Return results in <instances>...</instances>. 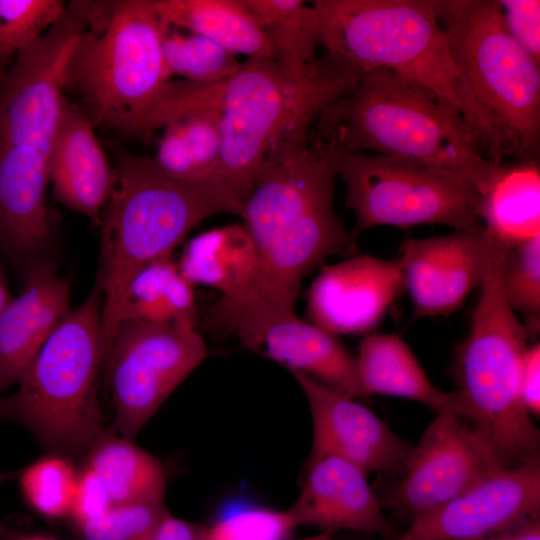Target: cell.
I'll return each mask as SVG.
<instances>
[{
  "instance_id": "6da1fadb",
  "label": "cell",
  "mask_w": 540,
  "mask_h": 540,
  "mask_svg": "<svg viewBox=\"0 0 540 540\" xmlns=\"http://www.w3.org/2000/svg\"><path fill=\"white\" fill-rule=\"evenodd\" d=\"M311 126L284 130L261 163L243 202L256 265L244 289L207 309L208 327L248 347L270 323L295 315L304 277L331 256H352L356 241L334 211L336 147Z\"/></svg>"
},
{
  "instance_id": "7a4b0ae2",
  "label": "cell",
  "mask_w": 540,
  "mask_h": 540,
  "mask_svg": "<svg viewBox=\"0 0 540 540\" xmlns=\"http://www.w3.org/2000/svg\"><path fill=\"white\" fill-rule=\"evenodd\" d=\"M306 31L314 50L358 75L389 70L441 99L490 161L509 156L454 61L437 0H315L307 5Z\"/></svg>"
},
{
  "instance_id": "3957f363",
  "label": "cell",
  "mask_w": 540,
  "mask_h": 540,
  "mask_svg": "<svg viewBox=\"0 0 540 540\" xmlns=\"http://www.w3.org/2000/svg\"><path fill=\"white\" fill-rule=\"evenodd\" d=\"M116 183L101 219L97 285L103 295L102 335L108 353L121 323L127 286L143 266L170 258L203 220L243 215V202L220 178L174 176L148 157L120 152Z\"/></svg>"
},
{
  "instance_id": "277c9868",
  "label": "cell",
  "mask_w": 540,
  "mask_h": 540,
  "mask_svg": "<svg viewBox=\"0 0 540 540\" xmlns=\"http://www.w3.org/2000/svg\"><path fill=\"white\" fill-rule=\"evenodd\" d=\"M311 135L339 149L411 158L448 169L483 196L501 164L490 161L463 119L441 99L398 74H360L317 117Z\"/></svg>"
},
{
  "instance_id": "5b68a950",
  "label": "cell",
  "mask_w": 540,
  "mask_h": 540,
  "mask_svg": "<svg viewBox=\"0 0 540 540\" xmlns=\"http://www.w3.org/2000/svg\"><path fill=\"white\" fill-rule=\"evenodd\" d=\"M510 249L499 245L481 286L467 337L455 350L453 409L481 436L501 467L540 459V432L526 410L520 376L530 335L507 304L501 269Z\"/></svg>"
},
{
  "instance_id": "8992f818",
  "label": "cell",
  "mask_w": 540,
  "mask_h": 540,
  "mask_svg": "<svg viewBox=\"0 0 540 540\" xmlns=\"http://www.w3.org/2000/svg\"><path fill=\"white\" fill-rule=\"evenodd\" d=\"M102 307L96 284L41 348L18 389L0 398V420L62 452L89 450L107 432L98 395L106 359Z\"/></svg>"
},
{
  "instance_id": "52a82bcc",
  "label": "cell",
  "mask_w": 540,
  "mask_h": 540,
  "mask_svg": "<svg viewBox=\"0 0 540 540\" xmlns=\"http://www.w3.org/2000/svg\"><path fill=\"white\" fill-rule=\"evenodd\" d=\"M359 75L326 55L304 77L275 58H249L221 85L219 176L244 202L278 136L301 116L318 117Z\"/></svg>"
},
{
  "instance_id": "ba28073f",
  "label": "cell",
  "mask_w": 540,
  "mask_h": 540,
  "mask_svg": "<svg viewBox=\"0 0 540 540\" xmlns=\"http://www.w3.org/2000/svg\"><path fill=\"white\" fill-rule=\"evenodd\" d=\"M456 65L509 156L538 159L540 62L508 32L498 0H437Z\"/></svg>"
},
{
  "instance_id": "9c48e42d",
  "label": "cell",
  "mask_w": 540,
  "mask_h": 540,
  "mask_svg": "<svg viewBox=\"0 0 540 540\" xmlns=\"http://www.w3.org/2000/svg\"><path fill=\"white\" fill-rule=\"evenodd\" d=\"M93 9L67 87L81 96L94 126L117 131L172 77L162 51L167 24L154 0L98 1Z\"/></svg>"
},
{
  "instance_id": "30bf717a",
  "label": "cell",
  "mask_w": 540,
  "mask_h": 540,
  "mask_svg": "<svg viewBox=\"0 0 540 540\" xmlns=\"http://www.w3.org/2000/svg\"><path fill=\"white\" fill-rule=\"evenodd\" d=\"M335 147L337 176L346 189L345 206L355 214L350 232L354 241L381 225L407 229L443 224L455 231L483 228L482 196L454 172L411 158Z\"/></svg>"
},
{
  "instance_id": "8fae6325",
  "label": "cell",
  "mask_w": 540,
  "mask_h": 540,
  "mask_svg": "<svg viewBox=\"0 0 540 540\" xmlns=\"http://www.w3.org/2000/svg\"><path fill=\"white\" fill-rule=\"evenodd\" d=\"M197 326L122 321L103 373L118 435L133 440L169 395L205 360Z\"/></svg>"
},
{
  "instance_id": "7c38bea8",
  "label": "cell",
  "mask_w": 540,
  "mask_h": 540,
  "mask_svg": "<svg viewBox=\"0 0 540 540\" xmlns=\"http://www.w3.org/2000/svg\"><path fill=\"white\" fill-rule=\"evenodd\" d=\"M86 28L67 9L62 20L16 54L0 81V143L50 157L69 105L64 97L68 71Z\"/></svg>"
},
{
  "instance_id": "4fadbf2b",
  "label": "cell",
  "mask_w": 540,
  "mask_h": 540,
  "mask_svg": "<svg viewBox=\"0 0 540 540\" xmlns=\"http://www.w3.org/2000/svg\"><path fill=\"white\" fill-rule=\"evenodd\" d=\"M436 413L378 495L384 509L408 522L504 468L481 436L452 408Z\"/></svg>"
},
{
  "instance_id": "5bb4252c",
  "label": "cell",
  "mask_w": 540,
  "mask_h": 540,
  "mask_svg": "<svg viewBox=\"0 0 540 540\" xmlns=\"http://www.w3.org/2000/svg\"><path fill=\"white\" fill-rule=\"evenodd\" d=\"M540 516V459L499 468L389 540H496Z\"/></svg>"
},
{
  "instance_id": "9a60e30c",
  "label": "cell",
  "mask_w": 540,
  "mask_h": 540,
  "mask_svg": "<svg viewBox=\"0 0 540 540\" xmlns=\"http://www.w3.org/2000/svg\"><path fill=\"white\" fill-rule=\"evenodd\" d=\"M498 248L484 227L405 240L397 260L413 316H449L459 310L490 274Z\"/></svg>"
},
{
  "instance_id": "2e32d148",
  "label": "cell",
  "mask_w": 540,
  "mask_h": 540,
  "mask_svg": "<svg viewBox=\"0 0 540 540\" xmlns=\"http://www.w3.org/2000/svg\"><path fill=\"white\" fill-rule=\"evenodd\" d=\"M310 411L312 444L306 463L339 457L364 470L390 475L403 464L411 445L355 398L316 380L293 374Z\"/></svg>"
},
{
  "instance_id": "e0dca14e",
  "label": "cell",
  "mask_w": 540,
  "mask_h": 540,
  "mask_svg": "<svg viewBox=\"0 0 540 540\" xmlns=\"http://www.w3.org/2000/svg\"><path fill=\"white\" fill-rule=\"evenodd\" d=\"M320 269L307 291L306 315L335 336L370 332L405 292L397 258L354 254Z\"/></svg>"
},
{
  "instance_id": "ac0fdd59",
  "label": "cell",
  "mask_w": 540,
  "mask_h": 540,
  "mask_svg": "<svg viewBox=\"0 0 540 540\" xmlns=\"http://www.w3.org/2000/svg\"><path fill=\"white\" fill-rule=\"evenodd\" d=\"M287 511L297 527L314 526L319 532L351 530L383 536L390 531L367 473L334 456L305 464L300 493Z\"/></svg>"
},
{
  "instance_id": "d6986e66",
  "label": "cell",
  "mask_w": 540,
  "mask_h": 540,
  "mask_svg": "<svg viewBox=\"0 0 540 540\" xmlns=\"http://www.w3.org/2000/svg\"><path fill=\"white\" fill-rule=\"evenodd\" d=\"M48 185L47 155L0 143V252L26 272L51 238Z\"/></svg>"
},
{
  "instance_id": "ffe728a7",
  "label": "cell",
  "mask_w": 540,
  "mask_h": 540,
  "mask_svg": "<svg viewBox=\"0 0 540 540\" xmlns=\"http://www.w3.org/2000/svg\"><path fill=\"white\" fill-rule=\"evenodd\" d=\"M70 308V284L40 260L0 314V394L17 384Z\"/></svg>"
},
{
  "instance_id": "44dd1931",
  "label": "cell",
  "mask_w": 540,
  "mask_h": 540,
  "mask_svg": "<svg viewBox=\"0 0 540 540\" xmlns=\"http://www.w3.org/2000/svg\"><path fill=\"white\" fill-rule=\"evenodd\" d=\"M87 115L68 105L49 157V183L56 198L100 225L116 183Z\"/></svg>"
},
{
  "instance_id": "7402d4cb",
  "label": "cell",
  "mask_w": 540,
  "mask_h": 540,
  "mask_svg": "<svg viewBox=\"0 0 540 540\" xmlns=\"http://www.w3.org/2000/svg\"><path fill=\"white\" fill-rule=\"evenodd\" d=\"M346 396L365 398L356 355L330 334L296 315L267 325L248 348Z\"/></svg>"
},
{
  "instance_id": "603a6c76",
  "label": "cell",
  "mask_w": 540,
  "mask_h": 540,
  "mask_svg": "<svg viewBox=\"0 0 540 540\" xmlns=\"http://www.w3.org/2000/svg\"><path fill=\"white\" fill-rule=\"evenodd\" d=\"M365 397L393 396L419 402L435 412L453 409V395L439 390L406 342L396 334H367L356 355Z\"/></svg>"
},
{
  "instance_id": "cb8c5ba5",
  "label": "cell",
  "mask_w": 540,
  "mask_h": 540,
  "mask_svg": "<svg viewBox=\"0 0 540 540\" xmlns=\"http://www.w3.org/2000/svg\"><path fill=\"white\" fill-rule=\"evenodd\" d=\"M170 27L202 35L234 55L278 59L268 34L256 23L242 0H154Z\"/></svg>"
},
{
  "instance_id": "d4e9b609",
  "label": "cell",
  "mask_w": 540,
  "mask_h": 540,
  "mask_svg": "<svg viewBox=\"0 0 540 540\" xmlns=\"http://www.w3.org/2000/svg\"><path fill=\"white\" fill-rule=\"evenodd\" d=\"M481 221L496 243L509 248L540 235L538 159L502 164L482 196Z\"/></svg>"
},
{
  "instance_id": "484cf974",
  "label": "cell",
  "mask_w": 540,
  "mask_h": 540,
  "mask_svg": "<svg viewBox=\"0 0 540 540\" xmlns=\"http://www.w3.org/2000/svg\"><path fill=\"white\" fill-rule=\"evenodd\" d=\"M255 265L253 246L242 223L212 228L193 237L177 264L192 285L213 287L223 299L244 289Z\"/></svg>"
},
{
  "instance_id": "4316f807",
  "label": "cell",
  "mask_w": 540,
  "mask_h": 540,
  "mask_svg": "<svg viewBox=\"0 0 540 540\" xmlns=\"http://www.w3.org/2000/svg\"><path fill=\"white\" fill-rule=\"evenodd\" d=\"M86 465L105 484L113 505L164 502L166 476L161 462L132 440L104 433L89 448Z\"/></svg>"
},
{
  "instance_id": "83f0119b",
  "label": "cell",
  "mask_w": 540,
  "mask_h": 540,
  "mask_svg": "<svg viewBox=\"0 0 540 540\" xmlns=\"http://www.w3.org/2000/svg\"><path fill=\"white\" fill-rule=\"evenodd\" d=\"M122 321L197 326L193 285L170 258L153 261L130 280Z\"/></svg>"
},
{
  "instance_id": "f1b7e54d",
  "label": "cell",
  "mask_w": 540,
  "mask_h": 540,
  "mask_svg": "<svg viewBox=\"0 0 540 540\" xmlns=\"http://www.w3.org/2000/svg\"><path fill=\"white\" fill-rule=\"evenodd\" d=\"M162 129L153 158L159 167L184 179L220 178L221 135L217 106L185 114Z\"/></svg>"
},
{
  "instance_id": "f546056e",
  "label": "cell",
  "mask_w": 540,
  "mask_h": 540,
  "mask_svg": "<svg viewBox=\"0 0 540 540\" xmlns=\"http://www.w3.org/2000/svg\"><path fill=\"white\" fill-rule=\"evenodd\" d=\"M162 51L171 75L196 84H221L242 65L236 55L212 40L192 32H179L168 25L163 34Z\"/></svg>"
},
{
  "instance_id": "4dcf8cb0",
  "label": "cell",
  "mask_w": 540,
  "mask_h": 540,
  "mask_svg": "<svg viewBox=\"0 0 540 540\" xmlns=\"http://www.w3.org/2000/svg\"><path fill=\"white\" fill-rule=\"evenodd\" d=\"M78 471L65 457H43L19 473L21 493L30 507L47 518L69 516Z\"/></svg>"
},
{
  "instance_id": "1f68e13d",
  "label": "cell",
  "mask_w": 540,
  "mask_h": 540,
  "mask_svg": "<svg viewBox=\"0 0 540 540\" xmlns=\"http://www.w3.org/2000/svg\"><path fill=\"white\" fill-rule=\"evenodd\" d=\"M504 298L515 312L525 314L529 335L539 330L540 318V235L512 247L501 269Z\"/></svg>"
},
{
  "instance_id": "d6a6232c",
  "label": "cell",
  "mask_w": 540,
  "mask_h": 540,
  "mask_svg": "<svg viewBox=\"0 0 540 540\" xmlns=\"http://www.w3.org/2000/svg\"><path fill=\"white\" fill-rule=\"evenodd\" d=\"M66 10L59 0H0V63L45 34Z\"/></svg>"
},
{
  "instance_id": "836d02e7",
  "label": "cell",
  "mask_w": 540,
  "mask_h": 540,
  "mask_svg": "<svg viewBox=\"0 0 540 540\" xmlns=\"http://www.w3.org/2000/svg\"><path fill=\"white\" fill-rule=\"evenodd\" d=\"M167 512L164 502L118 504L76 529L79 540H149Z\"/></svg>"
},
{
  "instance_id": "e575fe53",
  "label": "cell",
  "mask_w": 540,
  "mask_h": 540,
  "mask_svg": "<svg viewBox=\"0 0 540 540\" xmlns=\"http://www.w3.org/2000/svg\"><path fill=\"white\" fill-rule=\"evenodd\" d=\"M296 528L287 509L247 508L206 526L205 540H286Z\"/></svg>"
},
{
  "instance_id": "d590c367",
  "label": "cell",
  "mask_w": 540,
  "mask_h": 540,
  "mask_svg": "<svg viewBox=\"0 0 540 540\" xmlns=\"http://www.w3.org/2000/svg\"><path fill=\"white\" fill-rule=\"evenodd\" d=\"M505 26L511 36L540 62V1L498 0Z\"/></svg>"
},
{
  "instance_id": "8d00e7d4",
  "label": "cell",
  "mask_w": 540,
  "mask_h": 540,
  "mask_svg": "<svg viewBox=\"0 0 540 540\" xmlns=\"http://www.w3.org/2000/svg\"><path fill=\"white\" fill-rule=\"evenodd\" d=\"M113 506L110 494L99 476L87 465L78 472L69 517L78 528L93 521Z\"/></svg>"
},
{
  "instance_id": "74e56055",
  "label": "cell",
  "mask_w": 540,
  "mask_h": 540,
  "mask_svg": "<svg viewBox=\"0 0 540 540\" xmlns=\"http://www.w3.org/2000/svg\"><path fill=\"white\" fill-rule=\"evenodd\" d=\"M520 393L528 413L534 418L540 414V344L529 345L523 359Z\"/></svg>"
},
{
  "instance_id": "f35d334b",
  "label": "cell",
  "mask_w": 540,
  "mask_h": 540,
  "mask_svg": "<svg viewBox=\"0 0 540 540\" xmlns=\"http://www.w3.org/2000/svg\"><path fill=\"white\" fill-rule=\"evenodd\" d=\"M206 526L178 518L167 512L149 540H205Z\"/></svg>"
},
{
  "instance_id": "ab89813d",
  "label": "cell",
  "mask_w": 540,
  "mask_h": 540,
  "mask_svg": "<svg viewBox=\"0 0 540 540\" xmlns=\"http://www.w3.org/2000/svg\"><path fill=\"white\" fill-rule=\"evenodd\" d=\"M496 540H540V516H537Z\"/></svg>"
},
{
  "instance_id": "60d3db41",
  "label": "cell",
  "mask_w": 540,
  "mask_h": 540,
  "mask_svg": "<svg viewBox=\"0 0 540 540\" xmlns=\"http://www.w3.org/2000/svg\"><path fill=\"white\" fill-rule=\"evenodd\" d=\"M12 298L13 297L10 295L4 272L0 265V314Z\"/></svg>"
},
{
  "instance_id": "b9f144b4",
  "label": "cell",
  "mask_w": 540,
  "mask_h": 540,
  "mask_svg": "<svg viewBox=\"0 0 540 540\" xmlns=\"http://www.w3.org/2000/svg\"><path fill=\"white\" fill-rule=\"evenodd\" d=\"M16 474V471L0 472V485L15 477ZM10 536H12V532L0 522V538H7Z\"/></svg>"
},
{
  "instance_id": "7bdbcfd3",
  "label": "cell",
  "mask_w": 540,
  "mask_h": 540,
  "mask_svg": "<svg viewBox=\"0 0 540 540\" xmlns=\"http://www.w3.org/2000/svg\"><path fill=\"white\" fill-rule=\"evenodd\" d=\"M4 540H56L46 535L10 536Z\"/></svg>"
},
{
  "instance_id": "ee69618b",
  "label": "cell",
  "mask_w": 540,
  "mask_h": 540,
  "mask_svg": "<svg viewBox=\"0 0 540 540\" xmlns=\"http://www.w3.org/2000/svg\"><path fill=\"white\" fill-rule=\"evenodd\" d=\"M297 540H335L334 533L330 532H318L315 535L300 538Z\"/></svg>"
},
{
  "instance_id": "f6af8a7d",
  "label": "cell",
  "mask_w": 540,
  "mask_h": 540,
  "mask_svg": "<svg viewBox=\"0 0 540 540\" xmlns=\"http://www.w3.org/2000/svg\"><path fill=\"white\" fill-rule=\"evenodd\" d=\"M3 74H4V73H3V72L1 71V69H0V81H1V79H2Z\"/></svg>"
}]
</instances>
